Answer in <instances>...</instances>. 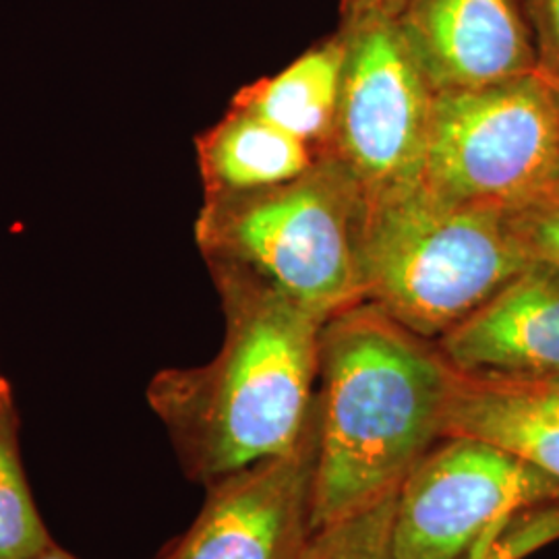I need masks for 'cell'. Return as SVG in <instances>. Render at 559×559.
Instances as JSON below:
<instances>
[{
	"instance_id": "cell-1",
	"label": "cell",
	"mask_w": 559,
	"mask_h": 559,
	"mask_svg": "<svg viewBox=\"0 0 559 559\" xmlns=\"http://www.w3.org/2000/svg\"><path fill=\"white\" fill-rule=\"evenodd\" d=\"M224 340L200 367L147 385L189 479L205 487L299 445L313 415L325 318L235 265L207 261Z\"/></svg>"
},
{
	"instance_id": "cell-2",
	"label": "cell",
	"mask_w": 559,
	"mask_h": 559,
	"mask_svg": "<svg viewBox=\"0 0 559 559\" xmlns=\"http://www.w3.org/2000/svg\"><path fill=\"white\" fill-rule=\"evenodd\" d=\"M456 369L369 300L323 321L311 533L399 491L438 441Z\"/></svg>"
},
{
	"instance_id": "cell-3",
	"label": "cell",
	"mask_w": 559,
	"mask_h": 559,
	"mask_svg": "<svg viewBox=\"0 0 559 559\" xmlns=\"http://www.w3.org/2000/svg\"><path fill=\"white\" fill-rule=\"evenodd\" d=\"M531 260L506 210L441 200L420 185L367 205L362 300L440 340Z\"/></svg>"
},
{
	"instance_id": "cell-4",
	"label": "cell",
	"mask_w": 559,
	"mask_h": 559,
	"mask_svg": "<svg viewBox=\"0 0 559 559\" xmlns=\"http://www.w3.org/2000/svg\"><path fill=\"white\" fill-rule=\"evenodd\" d=\"M365 216L357 180L321 154L297 179L203 200L195 242L205 263L235 265L328 320L362 300Z\"/></svg>"
},
{
	"instance_id": "cell-5",
	"label": "cell",
	"mask_w": 559,
	"mask_h": 559,
	"mask_svg": "<svg viewBox=\"0 0 559 559\" xmlns=\"http://www.w3.org/2000/svg\"><path fill=\"white\" fill-rule=\"evenodd\" d=\"M558 180V83L533 71L436 94L419 179L425 191L508 210Z\"/></svg>"
},
{
	"instance_id": "cell-6",
	"label": "cell",
	"mask_w": 559,
	"mask_h": 559,
	"mask_svg": "<svg viewBox=\"0 0 559 559\" xmlns=\"http://www.w3.org/2000/svg\"><path fill=\"white\" fill-rule=\"evenodd\" d=\"M338 34L344 41L338 112L321 154L348 170L371 205L419 185L436 92L399 21L342 20Z\"/></svg>"
},
{
	"instance_id": "cell-7",
	"label": "cell",
	"mask_w": 559,
	"mask_h": 559,
	"mask_svg": "<svg viewBox=\"0 0 559 559\" xmlns=\"http://www.w3.org/2000/svg\"><path fill=\"white\" fill-rule=\"evenodd\" d=\"M559 501V480L475 438H443L400 483L394 559H462L485 533Z\"/></svg>"
},
{
	"instance_id": "cell-8",
	"label": "cell",
	"mask_w": 559,
	"mask_h": 559,
	"mask_svg": "<svg viewBox=\"0 0 559 559\" xmlns=\"http://www.w3.org/2000/svg\"><path fill=\"white\" fill-rule=\"evenodd\" d=\"M318 427L299 445L207 487L200 516L166 559H299L311 537Z\"/></svg>"
},
{
	"instance_id": "cell-9",
	"label": "cell",
	"mask_w": 559,
	"mask_h": 559,
	"mask_svg": "<svg viewBox=\"0 0 559 559\" xmlns=\"http://www.w3.org/2000/svg\"><path fill=\"white\" fill-rule=\"evenodd\" d=\"M396 21L436 94L539 71L520 0H408Z\"/></svg>"
},
{
	"instance_id": "cell-10",
	"label": "cell",
	"mask_w": 559,
	"mask_h": 559,
	"mask_svg": "<svg viewBox=\"0 0 559 559\" xmlns=\"http://www.w3.org/2000/svg\"><path fill=\"white\" fill-rule=\"evenodd\" d=\"M436 342L466 376L559 380V267L531 261Z\"/></svg>"
},
{
	"instance_id": "cell-11",
	"label": "cell",
	"mask_w": 559,
	"mask_h": 559,
	"mask_svg": "<svg viewBox=\"0 0 559 559\" xmlns=\"http://www.w3.org/2000/svg\"><path fill=\"white\" fill-rule=\"evenodd\" d=\"M475 438L559 480V380L487 378L456 371L443 438Z\"/></svg>"
},
{
	"instance_id": "cell-12",
	"label": "cell",
	"mask_w": 559,
	"mask_h": 559,
	"mask_svg": "<svg viewBox=\"0 0 559 559\" xmlns=\"http://www.w3.org/2000/svg\"><path fill=\"white\" fill-rule=\"evenodd\" d=\"M203 200L270 189L305 175L318 152L249 110L228 106L195 140Z\"/></svg>"
},
{
	"instance_id": "cell-13",
	"label": "cell",
	"mask_w": 559,
	"mask_h": 559,
	"mask_svg": "<svg viewBox=\"0 0 559 559\" xmlns=\"http://www.w3.org/2000/svg\"><path fill=\"white\" fill-rule=\"evenodd\" d=\"M344 41L338 32L316 44L284 71L240 87L230 106L249 110L288 135L325 150L338 112Z\"/></svg>"
},
{
	"instance_id": "cell-14",
	"label": "cell",
	"mask_w": 559,
	"mask_h": 559,
	"mask_svg": "<svg viewBox=\"0 0 559 559\" xmlns=\"http://www.w3.org/2000/svg\"><path fill=\"white\" fill-rule=\"evenodd\" d=\"M17 425L11 394L0 402V559L29 558L52 545L23 473Z\"/></svg>"
},
{
	"instance_id": "cell-15",
	"label": "cell",
	"mask_w": 559,
	"mask_h": 559,
	"mask_svg": "<svg viewBox=\"0 0 559 559\" xmlns=\"http://www.w3.org/2000/svg\"><path fill=\"white\" fill-rule=\"evenodd\" d=\"M396 493L313 531L299 559H394Z\"/></svg>"
},
{
	"instance_id": "cell-16",
	"label": "cell",
	"mask_w": 559,
	"mask_h": 559,
	"mask_svg": "<svg viewBox=\"0 0 559 559\" xmlns=\"http://www.w3.org/2000/svg\"><path fill=\"white\" fill-rule=\"evenodd\" d=\"M514 519L491 526L462 559H520L543 543L559 537V501L540 506L533 514L519 516L516 524Z\"/></svg>"
},
{
	"instance_id": "cell-17",
	"label": "cell",
	"mask_w": 559,
	"mask_h": 559,
	"mask_svg": "<svg viewBox=\"0 0 559 559\" xmlns=\"http://www.w3.org/2000/svg\"><path fill=\"white\" fill-rule=\"evenodd\" d=\"M510 228L531 261L559 267V180L506 210Z\"/></svg>"
},
{
	"instance_id": "cell-18",
	"label": "cell",
	"mask_w": 559,
	"mask_h": 559,
	"mask_svg": "<svg viewBox=\"0 0 559 559\" xmlns=\"http://www.w3.org/2000/svg\"><path fill=\"white\" fill-rule=\"evenodd\" d=\"M537 48V69L559 85V0H520Z\"/></svg>"
},
{
	"instance_id": "cell-19",
	"label": "cell",
	"mask_w": 559,
	"mask_h": 559,
	"mask_svg": "<svg viewBox=\"0 0 559 559\" xmlns=\"http://www.w3.org/2000/svg\"><path fill=\"white\" fill-rule=\"evenodd\" d=\"M408 0H342L340 15L342 20L359 17H388L399 20Z\"/></svg>"
},
{
	"instance_id": "cell-20",
	"label": "cell",
	"mask_w": 559,
	"mask_h": 559,
	"mask_svg": "<svg viewBox=\"0 0 559 559\" xmlns=\"http://www.w3.org/2000/svg\"><path fill=\"white\" fill-rule=\"evenodd\" d=\"M25 559H78L73 558L71 554H67V551H62L60 547H57L55 543L52 545H48L46 549H41L40 554H36V556H29V558ZM160 559H166V556Z\"/></svg>"
},
{
	"instance_id": "cell-21",
	"label": "cell",
	"mask_w": 559,
	"mask_h": 559,
	"mask_svg": "<svg viewBox=\"0 0 559 559\" xmlns=\"http://www.w3.org/2000/svg\"><path fill=\"white\" fill-rule=\"evenodd\" d=\"M13 394V390H11V385H9V381L4 380V376L0 373V402L4 399H9Z\"/></svg>"
}]
</instances>
